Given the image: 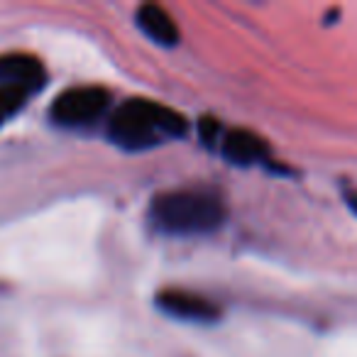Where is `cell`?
Wrapping results in <instances>:
<instances>
[{
    "mask_svg": "<svg viewBox=\"0 0 357 357\" xmlns=\"http://www.w3.org/2000/svg\"><path fill=\"white\" fill-rule=\"evenodd\" d=\"M189 123L181 113L147 98H128L108 118V137L128 152H142L164 139L184 137Z\"/></svg>",
    "mask_w": 357,
    "mask_h": 357,
    "instance_id": "1",
    "label": "cell"
},
{
    "mask_svg": "<svg viewBox=\"0 0 357 357\" xmlns=\"http://www.w3.org/2000/svg\"><path fill=\"white\" fill-rule=\"evenodd\" d=\"M149 220L167 235H206L223 225L225 204L211 191H167L149 204Z\"/></svg>",
    "mask_w": 357,
    "mask_h": 357,
    "instance_id": "2",
    "label": "cell"
},
{
    "mask_svg": "<svg viewBox=\"0 0 357 357\" xmlns=\"http://www.w3.org/2000/svg\"><path fill=\"white\" fill-rule=\"evenodd\" d=\"M110 108V93L100 86H76L52 103V120L66 130L93 128Z\"/></svg>",
    "mask_w": 357,
    "mask_h": 357,
    "instance_id": "3",
    "label": "cell"
},
{
    "mask_svg": "<svg viewBox=\"0 0 357 357\" xmlns=\"http://www.w3.org/2000/svg\"><path fill=\"white\" fill-rule=\"evenodd\" d=\"M157 308L169 318L184 323H215L220 318V308L201 294H191L184 289H164L157 296Z\"/></svg>",
    "mask_w": 357,
    "mask_h": 357,
    "instance_id": "4",
    "label": "cell"
},
{
    "mask_svg": "<svg viewBox=\"0 0 357 357\" xmlns=\"http://www.w3.org/2000/svg\"><path fill=\"white\" fill-rule=\"evenodd\" d=\"M47 84V69L35 54L13 52L0 56V86H13L25 93H37Z\"/></svg>",
    "mask_w": 357,
    "mask_h": 357,
    "instance_id": "5",
    "label": "cell"
},
{
    "mask_svg": "<svg viewBox=\"0 0 357 357\" xmlns=\"http://www.w3.org/2000/svg\"><path fill=\"white\" fill-rule=\"evenodd\" d=\"M220 152L235 167H252V164H259L262 159H267L269 147L257 132L245 128H235L223 135Z\"/></svg>",
    "mask_w": 357,
    "mask_h": 357,
    "instance_id": "6",
    "label": "cell"
},
{
    "mask_svg": "<svg viewBox=\"0 0 357 357\" xmlns=\"http://www.w3.org/2000/svg\"><path fill=\"white\" fill-rule=\"evenodd\" d=\"M135 22L142 30V35H147L152 42L162 47H174L178 45V27L174 22V17L164 10L162 6H154V3H144L137 8V15Z\"/></svg>",
    "mask_w": 357,
    "mask_h": 357,
    "instance_id": "7",
    "label": "cell"
},
{
    "mask_svg": "<svg viewBox=\"0 0 357 357\" xmlns=\"http://www.w3.org/2000/svg\"><path fill=\"white\" fill-rule=\"evenodd\" d=\"M27 98H30V93H25V91L13 89V86H0V128H3L13 115H17L25 108Z\"/></svg>",
    "mask_w": 357,
    "mask_h": 357,
    "instance_id": "8",
    "label": "cell"
},
{
    "mask_svg": "<svg viewBox=\"0 0 357 357\" xmlns=\"http://www.w3.org/2000/svg\"><path fill=\"white\" fill-rule=\"evenodd\" d=\"M199 135H201V139H204L206 147H213V144L223 137V135H220V123L213 118V115H204L199 123Z\"/></svg>",
    "mask_w": 357,
    "mask_h": 357,
    "instance_id": "9",
    "label": "cell"
},
{
    "mask_svg": "<svg viewBox=\"0 0 357 357\" xmlns=\"http://www.w3.org/2000/svg\"><path fill=\"white\" fill-rule=\"evenodd\" d=\"M347 204H350V208L357 213V194H347Z\"/></svg>",
    "mask_w": 357,
    "mask_h": 357,
    "instance_id": "10",
    "label": "cell"
}]
</instances>
